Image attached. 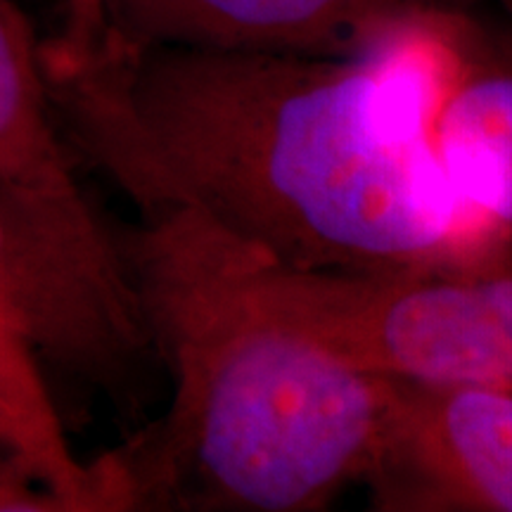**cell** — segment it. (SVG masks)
<instances>
[{"mask_svg": "<svg viewBox=\"0 0 512 512\" xmlns=\"http://www.w3.org/2000/svg\"><path fill=\"white\" fill-rule=\"evenodd\" d=\"M403 48L128 46L83 0H60L41 67L76 162L133 207L188 209L268 264L380 275L503 254L422 145Z\"/></svg>", "mask_w": 512, "mask_h": 512, "instance_id": "1", "label": "cell"}, {"mask_svg": "<svg viewBox=\"0 0 512 512\" xmlns=\"http://www.w3.org/2000/svg\"><path fill=\"white\" fill-rule=\"evenodd\" d=\"M121 240L171 377L169 408L105 453L124 512H318L363 484L389 375L256 311L169 211Z\"/></svg>", "mask_w": 512, "mask_h": 512, "instance_id": "2", "label": "cell"}, {"mask_svg": "<svg viewBox=\"0 0 512 512\" xmlns=\"http://www.w3.org/2000/svg\"><path fill=\"white\" fill-rule=\"evenodd\" d=\"M0 328L72 380L131 406L155 344L121 230L0 188ZM159 363V361H157Z\"/></svg>", "mask_w": 512, "mask_h": 512, "instance_id": "3", "label": "cell"}, {"mask_svg": "<svg viewBox=\"0 0 512 512\" xmlns=\"http://www.w3.org/2000/svg\"><path fill=\"white\" fill-rule=\"evenodd\" d=\"M422 145L512 256V0H472L403 50Z\"/></svg>", "mask_w": 512, "mask_h": 512, "instance_id": "4", "label": "cell"}, {"mask_svg": "<svg viewBox=\"0 0 512 512\" xmlns=\"http://www.w3.org/2000/svg\"><path fill=\"white\" fill-rule=\"evenodd\" d=\"M361 486L377 512H512V382L389 375Z\"/></svg>", "mask_w": 512, "mask_h": 512, "instance_id": "5", "label": "cell"}, {"mask_svg": "<svg viewBox=\"0 0 512 512\" xmlns=\"http://www.w3.org/2000/svg\"><path fill=\"white\" fill-rule=\"evenodd\" d=\"M128 46L382 57L472 0H83Z\"/></svg>", "mask_w": 512, "mask_h": 512, "instance_id": "6", "label": "cell"}, {"mask_svg": "<svg viewBox=\"0 0 512 512\" xmlns=\"http://www.w3.org/2000/svg\"><path fill=\"white\" fill-rule=\"evenodd\" d=\"M0 512H121L105 456H74L22 344L0 356Z\"/></svg>", "mask_w": 512, "mask_h": 512, "instance_id": "7", "label": "cell"}, {"mask_svg": "<svg viewBox=\"0 0 512 512\" xmlns=\"http://www.w3.org/2000/svg\"><path fill=\"white\" fill-rule=\"evenodd\" d=\"M50 107L41 41L19 0H0V188L36 207L95 214Z\"/></svg>", "mask_w": 512, "mask_h": 512, "instance_id": "8", "label": "cell"}, {"mask_svg": "<svg viewBox=\"0 0 512 512\" xmlns=\"http://www.w3.org/2000/svg\"><path fill=\"white\" fill-rule=\"evenodd\" d=\"M479 285L512 358V256H496L475 266Z\"/></svg>", "mask_w": 512, "mask_h": 512, "instance_id": "9", "label": "cell"}, {"mask_svg": "<svg viewBox=\"0 0 512 512\" xmlns=\"http://www.w3.org/2000/svg\"><path fill=\"white\" fill-rule=\"evenodd\" d=\"M12 344H19V342L12 335H8V332H5L3 328H0V356H3L5 351L12 347Z\"/></svg>", "mask_w": 512, "mask_h": 512, "instance_id": "10", "label": "cell"}]
</instances>
